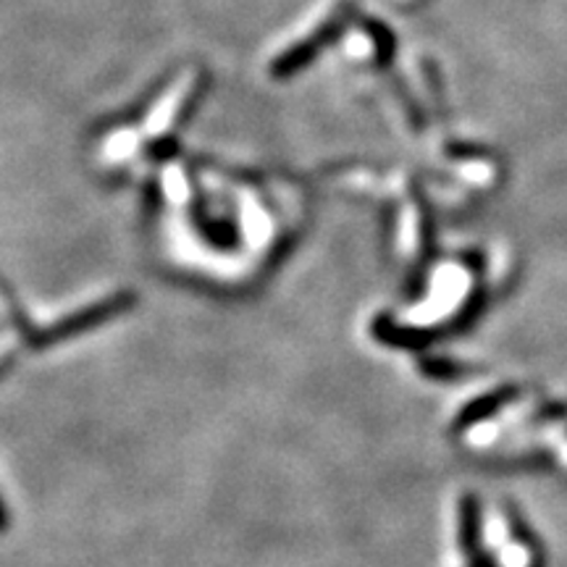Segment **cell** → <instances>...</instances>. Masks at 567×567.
<instances>
[{
    "label": "cell",
    "instance_id": "obj_1",
    "mask_svg": "<svg viewBox=\"0 0 567 567\" xmlns=\"http://www.w3.org/2000/svg\"><path fill=\"white\" fill-rule=\"evenodd\" d=\"M9 526H11V515H9V509H6L3 496H0V534H6Z\"/></svg>",
    "mask_w": 567,
    "mask_h": 567
}]
</instances>
